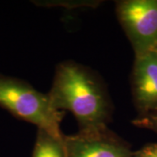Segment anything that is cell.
Wrapping results in <instances>:
<instances>
[{
    "instance_id": "277c9868",
    "label": "cell",
    "mask_w": 157,
    "mask_h": 157,
    "mask_svg": "<svg viewBox=\"0 0 157 157\" xmlns=\"http://www.w3.org/2000/svg\"><path fill=\"white\" fill-rule=\"evenodd\" d=\"M67 157H132L128 141L109 128L64 135Z\"/></svg>"
},
{
    "instance_id": "3957f363",
    "label": "cell",
    "mask_w": 157,
    "mask_h": 157,
    "mask_svg": "<svg viewBox=\"0 0 157 157\" xmlns=\"http://www.w3.org/2000/svg\"><path fill=\"white\" fill-rule=\"evenodd\" d=\"M115 12L135 56L153 51L157 45V0L117 1Z\"/></svg>"
},
{
    "instance_id": "5b68a950",
    "label": "cell",
    "mask_w": 157,
    "mask_h": 157,
    "mask_svg": "<svg viewBox=\"0 0 157 157\" xmlns=\"http://www.w3.org/2000/svg\"><path fill=\"white\" fill-rule=\"evenodd\" d=\"M131 89L139 115L157 112V55L154 51L135 56Z\"/></svg>"
},
{
    "instance_id": "52a82bcc",
    "label": "cell",
    "mask_w": 157,
    "mask_h": 157,
    "mask_svg": "<svg viewBox=\"0 0 157 157\" xmlns=\"http://www.w3.org/2000/svg\"><path fill=\"white\" fill-rule=\"evenodd\" d=\"M35 5L40 6H63L67 9H74L79 7H94L95 8L102 1H35Z\"/></svg>"
},
{
    "instance_id": "30bf717a",
    "label": "cell",
    "mask_w": 157,
    "mask_h": 157,
    "mask_svg": "<svg viewBox=\"0 0 157 157\" xmlns=\"http://www.w3.org/2000/svg\"><path fill=\"white\" fill-rule=\"evenodd\" d=\"M153 51H154V52H155V54H156V55H157V45H155V48L153 49Z\"/></svg>"
},
{
    "instance_id": "6da1fadb",
    "label": "cell",
    "mask_w": 157,
    "mask_h": 157,
    "mask_svg": "<svg viewBox=\"0 0 157 157\" xmlns=\"http://www.w3.org/2000/svg\"><path fill=\"white\" fill-rule=\"evenodd\" d=\"M47 94L56 110L73 113L80 132L107 128L112 120L113 106L104 81L79 63L67 60L58 64Z\"/></svg>"
},
{
    "instance_id": "9c48e42d",
    "label": "cell",
    "mask_w": 157,
    "mask_h": 157,
    "mask_svg": "<svg viewBox=\"0 0 157 157\" xmlns=\"http://www.w3.org/2000/svg\"><path fill=\"white\" fill-rule=\"evenodd\" d=\"M132 157H157V142L147 144L135 151Z\"/></svg>"
},
{
    "instance_id": "7a4b0ae2",
    "label": "cell",
    "mask_w": 157,
    "mask_h": 157,
    "mask_svg": "<svg viewBox=\"0 0 157 157\" xmlns=\"http://www.w3.org/2000/svg\"><path fill=\"white\" fill-rule=\"evenodd\" d=\"M0 107L38 129L57 137L64 135L60 124L65 113L52 107L47 94L21 78L0 73Z\"/></svg>"
},
{
    "instance_id": "ba28073f",
    "label": "cell",
    "mask_w": 157,
    "mask_h": 157,
    "mask_svg": "<svg viewBox=\"0 0 157 157\" xmlns=\"http://www.w3.org/2000/svg\"><path fill=\"white\" fill-rule=\"evenodd\" d=\"M132 124L137 128L150 130L157 134V112L138 115L132 121Z\"/></svg>"
},
{
    "instance_id": "8992f818",
    "label": "cell",
    "mask_w": 157,
    "mask_h": 157,
    "mask_svg": "<svg viewBox=\"0 0 157 157\" xmlns=\"http://www.w3.org/2000/svg\"><path fill=\"white\" fill-rule=\"evenodd\" d=\"M64 135L57 137L38 129L32 157H67Z\"/></svg>"
}]
</instances>
